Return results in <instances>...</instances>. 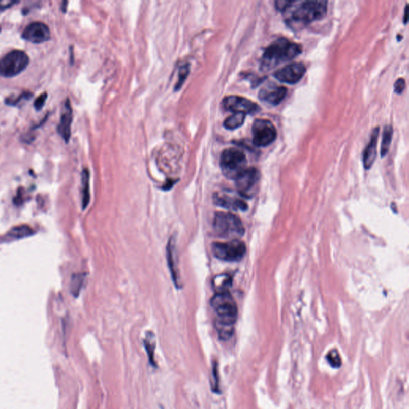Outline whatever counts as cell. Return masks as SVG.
Wrapping results in <instances>:
<instances>
[{"label":"cell","instance_id":"24","mask_svg":"<svg viewBox=\"0 0 409 409\" xmlns=\"http://www.w3.org/2000/svg\"><path fill=\"white\" fill-rule=\"evenodd\" d=\"M84 277L82 274L74 275L71 281V292L72 295L78 297L83 285Z\"/></svg>","mask_w":409,"mask_h":409},{"label":"cell","instance_id":"25","mask_svg":"<svg viewBox=\"0 0 409 409\" xmlns=\"http://www.w3.org/2000/svg\"><path fill=\"white\" fill-rule=\"evenodd\" d=\"M326 360L333 368H339L341 366V357H340L339 352L336 350H331L326 356Z\"/></svg>","mask_w":409,"mask_h":409},{"label":"cell","instance_id":"27","mask_svg":"<svg viewBox=\"0 0 409 409\" xmlns=\"http://www.w3.org/2000/svg\"><path fill=\"white\" fill-rule=\"evenodd\" d=\"M213 384H212V389L213 392L216 393H220V384H219V372H218V365L217 363L215 362L213 365Z\"/></svg>","mask_w":409,"mask_h":409},{"label":"cell","instance_id":"20","mask_svg":"<svg viewBox=\"0 0 409 409\" xmlns=\"http://www.w3.org/2000/svg\"><path fill=\"white\" fill-rule=\"evenodd\" d=\"M154 338L155 337H154L153 333L152 332H148L144 340V344L150 364L152 366L156 367V362L154 361V350H155V339Z\"/></svg>","mask_w":409,"mask_h":409},{"label":"cell","instance_id":"21","mask_svg":"<svg viewBox=\"0 0 409 409\" xmlns=\"http://www.w3.org/2000/svg\"><path fill=\"white\" fill-rule=\"evenodd\" d=\"M245 119V114L242 113H234L233 115L230 116L224 121V127L226 129L235 130L241 127L244 124Z\"/></svg>","mask_w":409,"mask_h":409},{"label":"cell","instance_id":"30","mask_svg":"<svg viewBox=\"0 0 409 409\" xmlns=\"http://www.w3.org/2000/svg\"><path fill=\"white\" fill-rule=\"evenodd\" d=\"M405 87H406L405 80H404V79H401V78H400V79H397V80H396V82H395L394 90L395 91H396V93H399V95H400V93H403V90H404V89H405Z\"/></svg>","mask_w":409,"mask_h":409},{"label":"cell","instance_id":"32","mask_svg":"<svg viewBox=\"0 0 409 409\" xmlns=\"http://www.w3.org/2000/svg\"><path fill=\"white\" fill-rule=\"evenodd\" d=\"M407 22V5L404 9V17H403V23L406 24Z\"/></svg>","mask_w":409,"mask_h":409},{"label":"cell","instance_id":"10","mask_svg":"<svg viewBox=\"0 0 409 409\" xmlns=\"http://www.w3.org/2000/svg\"><path fill=\"white\" fill-rule=\"evenodd\" d=\"M223 107L227 111L234 113H242L254 114L260 111V107L246 98L241 96H230L225 98L223 101Z\"/></svg>","mask_w":409,"mask_h":409},{"label":"cell","instance_id":"17","mask_svg":"<svg viewBox=\"0 0 409 409\" xmlns=\"http://www.w3.org/2000/svg\"><path fill=\"white\" fill-rule=\"evenodd\" d=\"M167 255L171 277H172L176 287L179 288L181 286V280H180L179 271H178V264H177L178 261H177V254H176L175 240L174 238H171L169 241Z\"/></svg>","mask_w":409,"mask_h":409},{"label":"cell","instance_id":"16","mask_svg":"<svg viewBox=\"0 0 409 409\" xmlns=\"http://www.w3.org/2000/svg\"><path fill=\"white\" fill-rule=\"evenodd\" d=\"M379 127H375L372 131L370 138L369 142L367 145L364 153H363V163L364 168L366 170L371 168L376 159V146H377L378 136H379Z\"/></svg>","mask_w":409,"mask_h":409},{"label":"cell","instance_id":"33","mask_svg":"<svg viewBox=\"0 0 409 409\" xmlns=\"http://www.w3.org/2000/svg\"><path fill=\"white\" fill-rule=\"evenodd\" d=\"M1 30H2V28H1V26H0V32H1Z\"/></svg>","mask_w":409,"mask_h":409},{"label":"cell","instance_id":"5","mask_svg":"<svg viewBox=\"0 0 409 409\" xmlns=\"http://www.w3.org/2000/svg\"><path fill=\"white\" fill-rule=\"evenodd\" d=\"M220 166L226 178L235 180L247 168L246 156L239 149L229 148L221 155Z\"/></svg>","mask_w":409,"mask_h":409},{"label":"cell","instance_id":"12","mask_svg":"<svg viewBox=\"0 0 409 409\" xmlns=\"http://www.w3.org/2000/svg\"><path fill=\"white\" fill-rule=\"evenodd\" d=\"M22 37L32 43H40L50 40L51 32L47 25L41 22L30 23L23 30Z\"/></svg>","mask_w":409,"mask_h":409},{"label":"cell","instance_id":"8","mask_svg":"<svg viewBox=\"0 0 409 409\" xmlns=\"http://www.w3.org/2000/svg\"><path fill=\"white\" fill-rule=\"evenodd\" d=\"M253 142L256 146L265 147L272 144L277 139V132L269 120L258 118L252 125Z\"/></svg>","mask_w":409,"mask_h":409},{"label":"cell","instance_id":"15","mask_svg":"<svg viewBox=\"0 0 409 409\" xmlns=\"http://www.w3.org/2000/svg\"><path fill=\"white\" fill-rule=\"evenodd\" d=\"M72 119H73L72 108H71L69 99H68L65 103V105H64V109H62L61 120H60L59 125H58V133L62 137V139L67 142L69 141L70 137H71V123H72Z\"/></svg>","mask_w":409,"mask_h":409},{"label":"cell","instance_id":"29","mask_svg":"<svg viewBox=\"0 0 409 409\" xmlns=\"http://www.w3.org/2000/svg\"><path fill=\"white\" fill-rule=\"evenodd\" d=\"M47 98V93H42L41 96H39V97L36 99V100L35 101L34 103V106L35 107H36V110H40L42 108H43V106H44V104H45Z\"/></svg>","mask_w":409,"mask_h":409},{"label":"cell","instance_id":"23","mask_svg":"<svg viewBox=\"0 0 409 409\" xmlns=\"http://www.w3.org/2000/svg\"><path fill=\"white\" fill-rule=\"evenodd\" d=\"M393 129L392 125H386L383 132V139L381 143V153L382 157H385L389 150L391 142H392Z\"/></svg>","mask_w":409,"mask_h":409},{"label":"cell","instance_id":"14","mask_svg":"<svg viewBox=\"0 0 409 409\" xmlns=\"http://www.w3.org/2000/svg\"><path fill=\"white\" fill-rule=\"evenodd\" d=\"M287 89L285 86H277L274 83L264 86L258 93V97L265 103L277 106L286 98Z\"/></svg>","mask_w":409,"mask_h":409},{"label":"cell","instance_id":"2","mask_svg":"<svg viewBox=\"0 0 409 409\" xmlns=\"http://www.w3.org/2000/svg\"><path fill=\"white\" fill-rule=\"evenodd\" d=\"M287 24L294 28H301L314 21L325 17L327 12L326 1H290L284 12Z\"/></svg>","mask_w":409,"mask_h":409},{"label":"cell","instance_id":"28","mask_svg":"<svg viewBox=\"0 0 409 409\" xmlns=\"http://www.w3.org/2000/svg\"><path fill=\"white\" fill-rule=\"evenodd\" d=\"M32 96V93H30V92H24V93L20 95V96H19L17 99H12L10 98V99H8V100H6V103H8V104L10 105H16L18 104V103H20L23 99H26H26H30Z\"/></svg>","mask_w":409,"mask_h":409},{"label":"cell","instance_id":"7","mask_svg":"<svg viewBox=\"0 0 409 409\" xmlns=\"http://www.w3.org/2000/svg\"><path fill=\"white\" fill-rule=\"evenodd\" d=\"M213 255L226 262H238L245 257L246 246L238 239L227 242H215L212 245Z\"/></svg>","mask_w":409,"mask_h":409},{"label":"cell","instance_id":"22","mask_svg":"<svg viewBox=\"0 0 409 409\" xmlns=\"http://www.w3.org/2000/svg\"><path fill=\"white\" fill-rule=\"evenodd\" d=\"M33 234V230L30 226L23 225V226H15L8 233V236L12 239H21L24 237H29Z\"/></svg>","mask_w":409,"mask_h":409},{"label":"cell","instance_id":"11","mask_svg":"<svg viewBox=\"0 0 409 409\" xmlns=\"http://www.w3.org/2000/svg\"><path fill=\"white\" fill-rule=\"evenodd\" d=\"M306 72V68L302 64H290L276 71L273 75L277 80L289 84H295L299 82Z\"/></svg>","mask_w":409,"mask_h":409},{"label":"cell","instance_id":"1","mask_svg":"<svg viewBox=\"0 0 409 409\" xmlns=\"http://www.w3.org/2000/svg\"><path fill=\"white\" fill-rule=\"evenodd\" d=\"M210 305L216 313L214 325L219 338L229 340L234 334V325L238 313L234 297L230 292L217 293L212 297Z\"/></svg>","mask_w":409,"mask_h":409},{"label":"cell","instance_id":"13","mask_svg":"<svg viewBox=\"0 0 409 409\" xmlns=\"http://www.w3.org/2000/svg\"><path fill=\"white\" fill-rule=\"evenodd\" d=\"M213 202L217 206L225 209H232L235 211H245L246 210L248 206L244 201L240 199L236 195H233L230 192L225 191V192L216 193L213 195Z\"/></svg>","mask_w":409,"mask_h":409},{"label":"cell","instance_id":"4","mask_svg":"<svg viewBox=\"0 0 409 409\" xmlns=\"http://www.w3.org/2000/svg\"><path fill=\"white\" fill-rule=\"evenodd\" d=\"M213 229L217 237L233 240L242 237L245 233L241 219L233 213L224 212H218L215 214Z\"/></svg>","mask_w":409,"mask_h":409},{"label":"cell","instance_id":"9","mask_svg":"<svg viewBox=\"0 0 409 409\" xmlns=\"http://www.w3.org/2000/svg\"><path fill=\"white\" fill-rule=\"evenodd\" d=\"M261 174L258 169L249 167L245 169L235 179L237 193L240 196L249 198L256 194Z\"/></svg>","mask_w":409,"mask_h":409},{"label":"cell","instance_id":"18","mask_svg":"<svg viewBox=\"0 0 409 409\" xmlns=\"http://www.w3.org/2000/svg\"><path fill=\"white\" fill-rule=\"evenodd\" d=\"M232 278L230 275L226 273L217 275L213 279V290L217 293H225L229 292V289L231 287Z\"/></svg>","mask_w":409,"mask_h":409},{"label":"cell","instance_id":"6","mask_svg":"<svg viewBox=\"0 0 409 409\" xmlns=\"http://www.w3.org/2000/svg\"><path fill=\"white\" fill-rule=\"evenodd\" d=\"M30 59L24 51L15 50L0 58V75L7 78L19 75L28 66Z\"/></svg>","mask_w":409,"mask_h":409},{"label":"cell","instance_id":"26","mask_svg":"<svg viewBox=\"0 0 409 409\" xmlns=\"http://www.w3.org/2000/svg\"><path fill=\"white\" fill-rule=\"evenodd\" d=\"M189 73V66H182V67L180 68L179 75H178L179 78H178V82H177V84H176L175 90H179L180 88L181 87V86L183 85L184 82H185V79H186L187 76H188Z\"/></svg>","mask_w":409,"mask_h":409},{"label":"cell","instance_id":"19","mask_svg":"<svg viewBox=\"0 0 409 409\" xmlns=\"http://www.w3.org/2000/svg\"><path fill=\"white\" fill-rule=\"evenodd\" d=\"M90 173L84 169L82 174V207L86 209L90 202Z\"/></svg>","mask_w":409,"mask_h":409},{"label":"cell","instance_id":"3","mask_svg":"<svg viewBox=\"0 0 409 409\" xmlns=\"http://www.w3.org/2000/svg\"><path fill=\"white\" fill-rule=\"evenodd\" d=\"M301 51L302 47L298 43L286 38H279L265 49L261 58L260 68L262 71H270L283 62L294 59Z\"/></svg>","mask_w":409,"mask_h":409},{"label":"cell","instance_id":"31","mask_svg":"<svg viewBox=\"0 0 409 409\" xmlns=\"http://www.w3.org/2000/svg\"><path fill=\"white\" fill-rule=\"evenodd\" d=\"M18 1H7V0H1L0 1V12H3L4 10H6L7 8H11L12 5L14 4H18Z\"/></svg>","mask_w":409,"mask_h":409}]
</instances>
